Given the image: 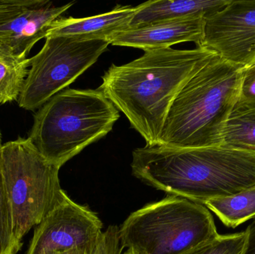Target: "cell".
<instances>
[{
	"label": "cell",
	"instance_id": "obj_10",
	"mask_svg": "<svg viewBox=\"0 0 255 254\" xmlns=\"http://www.w3.org/2000/svg\"><path fill=\"white\" fill-rule=\"evenodd\" d=\"M205 17H192L154 22L114 34L108 41L114 46L146 51L171 48L193 42L199 46L203 37Z\"/></svg>",
	"mask_w": 255,
	"mask_h": 254
},
{
	"label": "cell",
	"instance_id": "obj_12",
	"mask_svg": "<svg viewBox=\"0 0 255 254\" xmlns=\"http://www.w3.org/2000/svg\"><path fill=\"white\" fill-rule=\"evenodd\" d=\"M230 1L231 0H150L136 6L130 28L164 21L205 18L222 10Z\"/></svg>",
	"mask_w": 255,
	"mask_h": 254
},
{
	"label": "cell",
	"instance_id": "obj_15",
	"mask_svg": "<svg viewBox=\"0 0 255 254\" xmlns=\"http://www.w3.org/2000/svg\"><path fill=\"white\" fill-rule=\"evenodd\" d=\"M29 65V58L0 52V105L17 101Z\"/></svg>",
	"mask_w": 255,
	"mask_h": 254
},
{
	"label": "cell",
	"instance_id": "obj_1",
	"mask_svg": "<svg viewBox=\"0 0 255 254\" xmlns=\"http://www.w3.org/2000/svg\"><path fill=\"white\" fill-rule=\"evenodd\" d=\"M214 55L199 46L146 51L128 64H112L98 89L127 116L146 146H156L175 97Z\"/></svg>",
	"mask_w": 255,
	"mask_h": 254
},
{
	"label": "cell",
	"instance_id": "obj_16",
	"mask_svg": "<svg viewBox=\"0 0 255 254\" xmlns=\"http://www.w3.org/2000/svg\"><path fill=\"white\" fill-rule=\"evenodd\" d=\"M36 1L37 0H0V52L13 55V19L34 5Z\"/></svg>",
	"mask_w": 255,
	"mask_h": 254
},
{
	"label": "cell",
	"instance_id": "obj_19",
	"mask_svg": "<svg viewBox=\"0 0 255 254\" xmlns=\"http://www.w3.org/2000/svg\"><path fill=\"white\" fill-rule=\"evenodd\" d=\"M119 228L110 226L100 236L92 254H121Z\"/></svg>",
	"mask_w": 255,
	"mask_h": 254
},
{
	"label": "cell",
	"instance_id": "obj_2",
	"mask_svg": "<svg viewBox=\"0 0 255 254\" xmlns=\"http://www.w3.org/2000/svg\"><path fill=\"white\" fill-rule=\"evenodd\" d=\"M130 167L145 184L202 205L255 186V154L221 146H145L133 151Z\"/></svg>",
	"mask_w": 255,
	"mask_h": 254
},
{
	"label": "cell",
	"instance_id": "obj_24",
	"mask_svg": "<svg viewBox=\"0 0 255 254\" xmlns=\"http://www.w3.org/2000/svg\"><path fill=\"white\" fill-rule=\"evenodd\" d=\"M1 146H2V144H1V132H0V150H1Z\"/></svg>",
	"mask_w": 255,
	"mask_h": 254
},
{
	"label": "cell",
	"instance_id": "obj_9",
	"mask_svg": "<svg viewBox=\"0 0 255 254\" xmlns=\"http://www.w3.org/2000/svg\"><path fill=\"white\" fill-rule=\"evenodd\" d=\"M199 47L245 68L255 61V0H231L205 18Z\"/></svg>",
	"mask_w": 255,
	"mask_h": 254
},
{
	"label": "cell",
	"instance_id": "obj_8",
	"mask_svg": "<svg viewBox=\"0 0 255 254\" xmlns=\"http://www.w3.org/2000/svg\"><path fill=\"white\" fill-rule=\"evenodd\" d=\"M103 222L87 206L69 197L37 225L26 254L94 252L103 234Z\"/></svg>",
	"mask_w": 255,
	"mask_h": 254
},
{
	"label": "cell",
	"instance_id": "obj_25",
	"mask_svg": "<svg viewBox=\"0 0 255 254\" xmlns=\"http://www.w3.org/2000/svg\"><path fill=\"white\" fill-rule=\"evenodd\" d=\"M252 65H255V61H254V62H253V64H252ZM252 65H251V66H252Z\"/></svg>",
	"mask_w": 255,
	"mask_h": 254
},
{
	"label": "cell",
	"instance_id": "obj_5",
	"mask_svg": "<svg viewBox=\"0 0 255 254\" xmlns=\"http://www.w3.org/2000/svg\"><path fill=\"white\" fill-rule=\"evenodd\" d=\"M219 236L206 207L174 195L133 212L119 228L121 247L136 254H184Z\"/></svg>",
	"mask_w": 255,
	"mask_h": 254
},
{
	"label": "cell",
	"instance_id": "obj_4",
	"mask_svg": "<svg viewBox=\"0 0 255 254\" xmlns=\"http://www.w3.org/2000/svg\"><path fill=\"white\" fill-rule=\"evenodd\" d=\"M119 118V110L100 89H66L36 111L28 138L61 168L106 137Z\"/></svg>",
	"mask_w": 255,
	"mask_h": 254
},
{
	"label": "cell",
	"instance_id": "obj_18",
	"mask_svg": "<svg viewBox=\"0 0 255 254\" xmlns=\"http://www.w3.org/2000/svg\"><path fill=\"white\" fill-rule=\"evenodd\" d=\"M246 241V231L230 235H220L215 240L184 254H243Z\"/></svg>",
	"mask_w": 255,
	"mask_h": 254
},
{
	"label": "cell",
	"instance_id": "obj_14",
	"mask_svg": "<svg viewBox=\"0 0 255 254\" xmlns=\"http://www.w3.org/2000/svg\"><path fill=\"white\" fill-rule=\"evenodd\" d=\"M204 206L226 226L235 228L255 218V186L232 196L210 200Z\"/></svg>",
	"mask_w": 255,
	"mask_h": 254
},
{
	"label": "cell",
	"instance_id": "obj_13",
	"mask_svg": "<svg viewBox=\"0 0 255 254\" xmlns=\"http://www.w3.org/2000/svg\"><path fill=\"white\" fill-rule=\"evenodd\" d=\"M221 147L255 154V103L238 100L225 125Z\"/></svg>",
	"mask_w": 255,
	"mask_h": 254
},
{
	"label": "cell",
	"instance_id": "obj_20",
	"mask_svg": "<svg viewBox=\"0 0 255 254\" xmlns=\"http://www.w3.org/2000/svg\"><path fill=\"white\" fill-rule=\"evenodd\" d=\"M238 99L255 103V65L245 67L243 70L242 82Z\"/></svg>",
	"mask_w": 255,
	"mask_h": 254
},
{
	"label": "cell",
	"instance_id": "obj_6",
	"mask_svg": "<svg viewBox=\"0 0 255 254\" xmlns=\"http://www.w3.org/2000/svg\"><path fill=\"white\" fill-rule=\"evenodd\" d=\"M1 175L11 208L13 237L22 239L68 195L61 189L60 167L46 159L29 138H18L0 150Z\"/></svg>",
	"mask_w": 255,
	"mask_h": 254
},
{
	"label": "cell",
	"instance_id": "obj_17",
	"mask_svg": "<svg viewBox=\"0 0 255 254\" xmlns=\"http://www.w3.org/2000/svg\"><path fill=\"white\" fill-rule=\"evenodd\" d=\"M19 249L13 237L11 208L4 189L0 164V254H16Z\"/></svg>",
	"mask_w": 255,
	"mask_h": 254
},
{
	"label": "cell",
	"instance_id": "obj_21",
	"mask_svg": "<svg viewBox=\"0 0 255 254\" xmlns=\"http://www.w3.org/2000/svg\"><path fill=\"white\" fill-rule=\"evenodd\" d=\"M247 241L243 254H255V218L247 231Z\"/></svg>",
	"mask_w": 255,
	"mask_h": 254
},
{
	"label": "cell",
	"instance_id": "obj_3",
	"mask_svg": "<svg viewBox=\"0 0 255 254\" xmlns=\"http://www.w3.org/2000/svg\"><path fill=\"white\" fill-rule=\"evenodd\" d=\"M243 70L214 55L175 97L158 145L176 149L221 146L225 125L239 98Z\"/></svg>",
	"mask_w": 255,
	"mask_h": 254
},
{
	"label": "cell",
	"instance_id": "obj_23",
	"mask_svg": "<svg viewBox=\"0 0 255 254\" xmlns=\"http://www.w3.org/2000/svg\"><path fill=\"white\" fill-rule=\"evenodd\" d=\"M124 254H136L134 253V252H132V251L130 250H127V252H126Z\"/></svg>",
	"mask_w": 255,
	"mask_h": 254
},
{
	"label": "cell",
	"instance_id": "obj_22",
	"mask_svg": "<svg viewBox=\"0 0 255 254\" xmlns=\"http://www.w3.org/2000/svg\"><path fill=\"white\" fill-rule=\"evenodd\" d=\"M93 253V252H92ZM91 252H87V251L83 250H73L70 252H66V253L61 254H92Z\"/></svg>",
	"mask_w": 255,
	"mask_h": 254
},
{
	"label": "cell",
	"instance_id": "obj_11",
	"mask_svg": "<svg viewBox=\"0 0 255 254\" xmlns=\"http://www.w3.org/2000/svg\"><path fill=\"white\" fill-rule=\"evenodd\" d=\"M136 6L118 4L113 10L84 18L60 17L47 29L46 37L66 36L82 40H109L114 34L130 28Z\"/></svg>",
	"mask_w": 255,
	"mask_h": 254
},
{
	"label": "cell",
	"instance_id": "obj_7",
	"mask_svg": "<svg viewBox=\"0 0 255 254\" xmlns=\"http://www.w3.org/2000/svg\"><path fill=\"white\" fill-rule=\"evenodd\" d=\"M109 45L106 40L46 37L40 52L29 58V70L17 99L19 107L38 110L92 67Z\"/></svg>",
	"mask_w": 255,
	"mask_h": 254
}]
</instances>
